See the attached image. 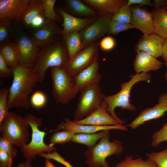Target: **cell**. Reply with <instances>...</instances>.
I'll return each mask as SVG.
<instances>
[{"label": "cell", "mask_w": 167, "mask_h": 167, "mask_svg": "<svg viewBox=\"0 0 167 167\" xmlns=\"http://www.w3.org/2000/svg\"><path fill=\"white\" fill-rule=\"evenodd\" d=\"M13 79L9 88L8 106L28 109L31 105L28 96L39 82L31 66L19 65L12 70Z\"/></svg>", "instance_id": "cell-1"}, {"label": "cell", "mask_w": 167, "mask_h": 167, "mask_svg": "<svg viewBox=\"0 0 167 167\" xmlns=\"http://www.w3.org/2000/svg\"><path fill=\"white\" fill-rule=\"evenodd\" d=\"M69 60L64 41L63 39H58L48 45L41 47L31 66L39 83H42L49 68L63 67Z\"/></svg>", "instance_id": "cell-2"}, {"label": "cell", "mask_w": 167, "mask_h": 167, "mask_svg": "<svg viewBox=\"0 0 167 167\" xmlns=\"http://www.w3.org/2000/svg\"><path fill=\"white\" fill-rule=\"evenodd\" d=\"M130 77L131 78L128 81L121 84V89L119 92L113 95L105 96L104 99L108 105L107 111L116 121L122 124L124 123V122L116 114L114 111L115 108L118 107L122 109L135 111V106L131 104L129 100L132 87L138 82L149 81L151 78L150 74L145 72L136 73L135 75H131Z\"/></svg>", "instance_id": "cell-3"}, {"label": "cell", "mask_w": 167, "mask_h": 167, "mask_svg": "<svg viewBox=\"0 0 167 167\" xmlns=\"http://www.w3.org/2000/svg\"><path fill=\"white\" fill-rule=\"evenodd\" d=\"M110 137L109 133L84 152L85 162L89 167H109L106 160L107 157L113 155H119L123 151L121 142L116 139L110 142Z\"/></svg>", "instance_id": "cell-4"}, {"label": "cell", "mask_w": 167, "mask_h": 167, "mask_svg": "<svg viewBox=\"0 0 167 167\" xmlns=\"http://www.w3.org/2000/svg\"><path fill=\"white\" fill-rule=\"evenodd\" d=\"M24 118L32 130L30 142L20 148L25 159H34L37 155L41 153H49L56 151L54 144L47 145L44 142L46 133L40 131L38 128L42 125V118L30 113L26 114Z\"/></svg>", "instance_id": "cell-5"}, {"label": "cell", "mask_w": 167, "mask_h": 167, "mask_svg": "<svg viewBox=\"0 0 167 167\" xmlns=\"http://www.w3.org/2000/svg\"><path fill=\"white\" fill-rule=\"evenodd\" d=\"M29 126L24 118L9 112L0 124V132L15 146L21 147L29 141Z\"/></svg>", "instance_id": "cell-6"}, {"label": "cell", "mask_w": 167, "mask_h": 167, "mask_svg": "<svg viewBox=\"0 0 167 167\" xmlns=\"http://www.w3.org/2000/svg\"><path fill=\"white\" fill-rule=\"evenodd\" d=\"M50 72L52 94L55 101L62 105L68 104L78 93L72 83L71 77L64 67L51 68Z\"/></svg>", "instance_id": "cell-7"}, {"label": "cell", "mask_w": 167, "mask_h": 167, "mask_svg": "<svg viewBox=\"0 0 167 167\" xmlns=\"http://www.w3.org/2000/svg\"><path fill=\"white\" fill-rule=\"evenodd\" d=\"M13 38L17 48L19 65L26 66L32 64L41 47L35 43L19 23L13 22Z\"/></svg>", "instance_id": "cell-8"}, {"label": "cell", "mask_w": 167, "mask_h": 167, "mask_svg": "<svg viewBox=\"0 0 167 167\" xmlns=\"http://www.w3.org/2000/svg\"><path fill=\"white\" fill-rule=\"evenodd\" d=\"M80 93L74 113V121L89 115L101 104L105 97L99 84L88 87Z\"/></svg>", "instance_id": "cell-9"}, {"label": "cell", "mask_w": 167, "mask_h": 167, "mask_svg": "<svg viewBox=\"0 0 167 167\" xmlns=\"http://www.w3.org/2000/svg\"><path fill=\"white\" fill-rule=\"evenodd\" d=\"M98 42L84 48L64 65V68L71 77L86 69L98 58Z\"/></svg>", "instance_id": "cell-10"}, {"label": "cell", "mask_w": 167, "mask_h": 167, "mask_svg": "<svg viewBox=\"0 0 167 167\" xmlns=\"http://www.w3.org/2000/svg\"><path fill=\"white\" fill-rule=\"evenodd\" d=\"M46 20L42 0H30L19 24L24 30L28 31L41 27Z\"/></svg>", "instance_id": "cell-11"}, {"label": "cell", "mask_w": 167, "mask_h": 167, "mask_svg": "<svg viewBox=\"0 0 167 167\" xmlns=\"http://www.w3.org/2000/svg\"><path fill=\"white\" fill-rule=\"evenodd\" d=\"M113 15L112 13L102 14L99 18L81 30L79 34L84 46L95 42L107 33Z\"/></svg>", "instance_id": "cell-12"}, {"label": "cell", "mask_w": 167, "mask_h": 167, "mask_svg": "<svg viewBox=\"0 0 167 167\" xmlns=\"http://www.w3.org/2000/svg\"><path fill=\"white\" fill-rule=\"evenodd\" d=\"M62 30H60L56 22L46 19L41 27L26 32L35 43L42 47L48 45L58 39V36L61 35Z\"/></svg>", "instance_id": "cell-13"}, {"label": "cell", "mask_w": 167, "mask_h": 167, "mask_svg": "<svg viewBox=\"0 0 167 167\" xmlns=\"http://www.w3.org/2000/svg\"><path fill=\"white\" fill-rule=\"evenodd\" d=\"M101 78L98 58L88 67L72 77L71 80L79 93L88 87L99 84Z\"/></svg>", "instance_id": "cell-14"}, {"label": "cell", "mask_w": 167, "mask_h": 167, "mask_svg": "<svg viewBox=\"0 0 167 167\" xmlns=\"http://www.w3.org/2000/svg\"><path fill=\"white\" fill-rule=\"evenodd\" d=\"M167 111V94L163 93L158 98V103L152 107L147 108L141 112L137 117L127 126L132 129L150 120L159 118Z\"/></svg>", "instance_id": "cell-15"}, {"label": "cell", "mask_w": 167, "mask_h": 167, "mask_svg": "<svg viewBox=\"0 0 167 167\" xmlns=\"http://www.w3.org/2000/svg\"><path fill=\"white\" fill-rule=\"evenodd\" d=\"M30 0H0V19L19 23Z\"/></svg>", "instance_id": "cell-16"}, {"label": "cell", "mask_w": 167, "mask_h": 167, "mask_svg": "<svg viewBox=\"0 0 167 167\" xmlns=\"http://www.w3.org/2000/svg\"><path fill=\"white\" fill-rule=\"evenodd\" d=\"M108 105L103 100L98 107L87 117L79 121L72 120L75 123L97 126L116 125L120 124L107 111Z\"/></svg>", "instance_id": "cell-17"}, {"label": "cell", "mask_w": 167, "mask_h": 167, "mask_svg": "<svg viewBox=\"0 0 167 167\" xmlns=\"http://www.w3.org/2000/svg\"><path fill=\"white\" fill-rule=\"evenodd\" d=\"M141 6L138 5L131 6V24L135 28L141 31L143 34L155 33L152 13Z\"/></svg>", "instance_id": "cell-18"}, {"label": "cell", "mask_w": 167, "mask_h": 167, "mask_svg": "<svg viewBox=\"0 0 167 167\" xmlns=\"http://www.w3.org/2000/svg\"><path fill=\"white\" fill-rule=\"evenodd\" d=\"M60 129L71 131L74 134L93 133L99 131L111 130L118 129L127 131V128L126 125L119 124L116 125L97 126L88 125L78 124L74 122L68 118L64 119L58 126L56 131Z\"/></svg>", "instance_id": "cell-19"}, {"label": "cell", "mask_w": 167, "mask_h": 167, "mask_svg": "<svg viewBox=\"0 0 167 167\" xmlns=\"http://www.w3.org/2000/svg\"><path fill=\"white\" fill-rule=\"evenodd\" d=\"M163 38L155 33L143 34L135 46L137 52H144L156 58L162 56Z\"/></svg>", "instance_id": "cell-20"}, {"label": "cell", "mask_w": 167, "mask_h": 167, "mask_svg": "<svg viewBox=\"0 0 167 167\" xmlns=\"http://www.w3.org/2000/svg\"><path fill=\"white\" fill-rule=\"evenodd\" d=\"M59 13L63 19V29L61 35L81 30L93 22V18H83L73 16L65 10L60 9Z\"/></svg>", "instance_id": "cell-21"}, {"label": "cell", "mask_w": 167, "mask_h": 167, "mask_svg": "<svg viewBox=\"0 0 167 167\" xmlns=\"http://www.w3.org/2000/svg\"><path fill=\"white\" fill-rule=\"evenodd\" d=\"M162 62L156 58L142 51L137 52L133 62L134 71L136 73H148L156 71L161 67Z\"/></svg>", "instance_id": "cell-22"}, {"label": "cell", "mask_w": 167, "mask_h": 167, "mask_svg": "<svg viewBox=\"0 0 167 167\" xmlns=\"http://www.w3.org/2000/svg\"><path fill=\"white\" fill-rule=\"evenodd\" d=\"M83 1L100 11L102 14L117 12L127 1L123 0H84Z\"/></svg>", "instance_id": "cell-23"}, {"label": "cell", "mask_w": 167, "mask_h": 167, "mask_svg": "<svg viewBox=\"0 0 167 167\" xmlns=\"http://www.w3.org/2000/svg\"><path fill=\"white\" fill-rule=\"evenodd\" d=\"M152 13L155 33L165 38L167 37V11L165 7H159Z\"/></svg>", "instance_id": "cell-24"}, {"label": "cell", "mask_w": 167, "mask_h": 167, "mask_svg": "<svg viewBox=\"0 0 167 167\" xmlns=\"http://www.w3.org/2000/svg\"><path fill=\"white\" fill-rule=\"evenodd\" d=\"M0 54L11 70L19 65L17 50L13 40L0 45Z\"/></svg>", "instance_id": "cell-25"}, {"label": "cell", "mask_w": 167, "mask_h": 167, "mask_svg": "<svg viewBox=\"0 0 167 167\" xmlns=\"http://www.w3.org/2000/svg\"><path fill=\"white\" fill-rule=\"evenodd\" d=\"M65 43L69 60L72 59L82 49L83 44L79 32H75L61 35Z\"/></svg>", "instance_id": "cell-26"}, {"label": "cell", "mask_w": 167, "mask_h": 167, "mask_svg": "<svg viewBox=\"0 0 167 167\" xmlns=\"http://www.w3.org/2000/svg\"><path fill=\"white\" fill-rule=\"evenodd\" d=\"M109 130L102 131L98 133H77L73 135L71 142L83 144L88 148L92 147L96 144L97 142L102 137L109 133Z\"/></svg>", "instance_id": "cell-27"}, {"label": "cell", "mask_w": 167, "mask_h": 167, "mask_svg": "<svg viewBox=\"0 0 167 167\" xmlns=\"http://www.w3.org/2000/svg\"><path fill=\"white\" fill-rule=\"evenodd\" d=\"M133 158L132 156H126L124 159L117 164L115 167H156V164L152 160H144L141 157L136 159Z\"/></svg>", "instance_id": "cell-28"}, {"label": "cell", "mask_w": 167, "mask_h": 167, "mask_svg": "<svg viewBox=\"0 0 167 167\" xmlns=\"http://www.w3.org/2000/svg\"><path fill=\"white\" fill-rule=\"evenodd\" d=\"M14 32L13 22L6 19H0V45L11 41Z\"/></svg>", "instance_id": "cell-29"}, {"label": "cell", "mask_w": 167, "mask_h": 167, "mask_svg": "<svg viewBox=\"0 0 167 167\" xmlns=\"http://www.w3.org/2000/svg\"><path fill=\"white\" fill-rule=\"evenodd\" d=\"M69 9L73 13L82 16H93L96 12L92 9L78 0H67L66 1Z\"/></svg>", "instance_id": "cell-30"}, {"label": "cell", "mask_w": 167, "mask_h": 167, "mask_svg": "<svg viewBox=\"0 0 167 167\" xmlns=\"http://www.w3.org/2000/svg\"><path fill=\"white\" fill-rule=\"evenodd\" d=\"M127 1L113 14L112 21L131 24L132 18L131 6H126Z\"/></svg>", "instance_id": "cell-31"}, {"label": "cell", "mask_w": 167, "mask_h": 167, "mask_svg": "<svg viewBox=\"0 0 167 167\" xmlns=\"http://www.w3.org/2000/svg\"><path fill=\"white\" fill-rule=\"evenodd\" d=\"M74 134L72 131L66 130L56 131L51 136L49 143V144L59 143L64 145L67 143L71 142Z\"/></svg>", "instance_id": "cell-32"}, {"label": "cell", "mask_w": 167, "mask_h": 167, "mask_svg": "<svg viewBox=\"0 0 167 167\" xmlns=\"http://www.w3.org/2000/svg\"><path fill=\"white\" fill-rule=\"evenodd\" d=\"M44 13L46 19L57 22L61 21V15L57 14L54 7L56 0H42Z\"/></svg>", "instance_id": "cell-33"}, {"label": "cell", "mask_w": 167, "mask_h": 167, "mask_svg": "<svg viewBox=\"0 0 167 167\" xmlns=\"http://www.w3.org/2000/svg\"><path fill=\"white\" fill-rule=\"evenodd\" d=\"M9 92V88H2L0 90V124L9 112L7 102Z\"/></svg>", "instance_id": "cell-34"}, {"label": "cell", "mask_w": 167, "mask_h": 167, "mask_svg": "<svg viewBox=\"0 0 167 167\" xmlns=\"http://www.w3.org/2000/svg\"><path fill=\"white\" fill-rule=\"evenodd\" d=\"M148 159L154 161L156 167H167V148L159 152L147 155Z\"/></svg>", "instance_id": "cell-35"}, {"label": "cell", "mask_w": 167, "mask_h": 167, "mask_svg": "<svg viewBox=\"0 0 167 167\" xmlns=\"http://www.w3.org/2000/svg\"><path fill=\"white\" fill-rule=\"evenodd\" d=\"M132 28H135L131 24L111 20L108 27L107 33L115 35L121 32Z\"/></svg>", "instance_id": "cell-36"}, {"label": "cell", "mask_w": 167, "mask_h": 167, "mask_svg": "<svg viewBox=\"0 0 167 167\" xmlns=\"http://www.w3.org/2000/svg\"><path fill=\"white\" fill-rule=\"evenodd\" d=\"M47 101V97L45 93L38 90L32 95L30 104L34 108L39 109L43 107L46 104Z\"/></svg>", "instance_id": "cell-37"}, {"label": "cell", "mask_w": 167, "mask_h": 167, "mask_svg": "<svg viewBox=\"0 0 167 167\" xmlns=\"http://www.w3.org/2000/svg\"><path fill=\"white\" fill-rule=\"evenodd\" d=\"M152 138L151 145L154 147H157L163 142L167 141V122L153 134Z\"/></svg>", "instance_id": "cell-38"}, {"label": "cell", "mask_w": 167, "mask_h": 167, "mask_svg": "<svg viewBox=\"0 0 167 167\" xmlns=\"http://www.w3.org/2000/svg\"><path fill=\"white\" fill-rule=\"evenodd\" d=\"M14 144L5 137H0V150L3 151L10 155L13 158L16 156L18 151Z\"/></svg>", "instance_id": "cell-39"}, {"label": "cell", "mask_w": 167, "mask_h": 167, "mask_svg": "<svg viewBox=\"0 0 167 167\" xmlns=\"http://www.w3.org/2000/svg\"><path fill=\"white\" fill-rule=\"evenodd\" d=\"M39 155L47 160L52 159L62 164L66 167H74L70 162L66 161L56 151L49 153L43 152Z\"/></svg>", "instance_id": "cell-40"}, {"label": "cell", "mask_w": 167, "mask_h": 167, "mask_svg": "<svg viewBox=\"0 0 167 167\" xmlns=\"http://www.w3.org/2000/svg\"><path fill=\"white\" fill-rule=\"evenodd\" d=\"M101 48L104 51H109L112 49L115 45L114 39L111 36H107L103 38L99 43Z\"/></svg>", "instance_id": "cell-41"}, {"label": "cell", "mask_w": 167, "mask_h": 167, "mask_svg": "<svg viewBox=\"0 0 167 167\" xmlns=\"http://www.w3.org/2000/svg\"><path fill=\"white\" fill-rule=\"evenodd\" d=\"M0 76L2 78L13 76V73L6 62L0 54Z\"/></svg>", "instance_id": "cell-42"}, {"label": "cell", "mask_w": 167, "mask_h": 167, "mask_svg": "<svg viewBox=\"0 0 167 167\" xmlns=\"http://www.w3.org/2000/svg\"><path fill=\"white\" fill-rule=\"evenodd\" d=\"M12 158L7 153L0 150V165L4 167H12Z\"/></svg>", "instance_id": "cell-43"}, {"label": "cell", "mask_w": 167, "mask_h": 167, "mask_svg": "<svg viewBox=\"0 0 167 167\" xmlns=\"http://www.w3.org/2000/svg\"><path fill=\"white\" fill-rule=\"evenodd\" d=\"M134 5L141 6L147 5L150 6H154L153 2L149 0H128L127 1L126 6H131Z\"/></svg>", "instance_id": "cell-44"}, {"label": "cell", "mask_w": 167, "mask_h": 167, "mask_svg": "<svg viewBox=\"0 0 167 167\" xmlns=\"http://www.w3.org/2000/svg\"><path fill=\"white\" fill-rule=\"evenodd\" d=\"M154 8L159 7H165L167 6L166 0H154L153 1Z\"/></svg>", "instance_id": "cell-45"}, {"label": "cell", "mask_w": 167, "mask_h": 167, "mask_svg": "<svg viewBox=\"0 0 167 167\" xmlns=\"http://www.w3.org/2000/svg\"><path fill=\"white\" fill-rule=\"evenodd\" d=\"M163 53L162 58L165 62L167 61V37L163 39Z\"/></svg>", "instance_id": "cell-46"}, {"label": "cell", "mask_w": 167, "mask_h": 167, "mask_svg": "<svg viewBox=\"0 0 167 167\" xmlns=\"http://www.w3.org/2000/svg\"><path fill=\"white\" fill-rule=\"evenodd\" d=\"M32 159H26L24 162L20 163L17 167H31Z\"/></svg>", "instance_id": "cell-47"}, {"label": "cell", "mask_w": 167, "mask_h": 167, "mask_svg": "<svg viewBox=\"0 0 167 167\" xmlns=\"http://www.w3.org/2000/svg\"><path fill=\"white\" fill-rule=\"evenodd\" d=\"M165 64L167 67V61L165 62ZM165 77L166 80V82H167V71L165 73Z\"/></svg>", "instance_id": "cell-48"}, {"label": "cell", "mask_w": 167, "mask_h": 167, "mask_svg": "<svg viewBox=\"0 0 167 167\" xmlns=\"http://www.w3.org/2000/svg\"><path fill=\"white\" fill-rule=\"evenodd\" d=\"M166 10L167 11V6H166V7H165Z\"/></svg>", "instance_id": "cell-49"}, {"label": "cell", "mask_w": 167, "mask_h": 167, "mask_svg": "<svg viewBox=\"0 0 167 167\" xmlns=\"http://www.w3.org/2000/svg\"><path fill=\"white\" fill-rule=\"evenodd\" d=\"M0 167H4L0 165Z\"/></svg>", "instance_id": "cell-50"}, {"label": "cell", "mask_w": 167, "mask_h": 167, "mask_svg": "<svg viewBox=\"0 0 167 167\" xmlns=\"http://www.w3.org/2000/svg\"></svg>", "instance_id": "cell-51"}, {"label": "cell", "mask_w": 167, "mask_h": 167, "mask_svg": "<svg viewBox=\"0 0 167 167\" xmlns=\"http://www.w3.org/2000/svg\"></svg>", "instance_id": "cell-52"}]
</instances>
